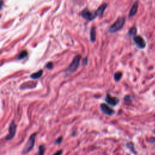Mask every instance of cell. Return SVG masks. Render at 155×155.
Instances as JSON below:
<instances>
[{
  "label": "cell",
  "instance_id": "obj_4",
  "mask_svg": "<svg viewBox=\"0 0 155 155\" xmlns=\"http://www.w3.org/2000/svg\"><path fill=\"white\" fill-rule=\"evenodd\" d=\"M81 16L82 17L88 21H91L93 19H94L96 16V12H90V10H88V9H84L81 12Z\"/></svg>",
  "mask_w": 155,
  "mask_h": 155
},
{
  "label": "cell",
  "instance_id": "obj_15",
  "mask_svg": "<svg viewBox=\"0 0 155 155\" xmlns=\"http://www.w3.org/2000/svg\"><path fill=\"white\" fill-rule=\"evenodd\" d=\"M122 73L120 72V71H117L116 73H114V79L116 81H119L120 78H122Z\"/></svg>",
  "mask_w": 155,
  "mask_h": 155
},
{
  "label": "cell",
  "instance_id": "obj_13",
  "mask_svg": "<svg viewBox=\"0 0 155 155\" xmlns=\"http://www.w3.org/2000/svg\"><path fill=\"white\" fill-rule=\"evenodd\" d=\"M28 55V53L26 50H23L22 51H21L17 56V58L16 59H18V60H21V59H22L24 58H25V57H27Z\"/></svg>",
  "mask_w": 155,
  "mask_h": 155
},
{
  "label": "cell",
  "instance_id": "obj_8",
  "mask_svg": "<svg viewBox=\"0 0 155 155\" xmlns=\"http://www.w3.org/2000/svg\"><path fill=\"white\" fill-rule=\"evenodd\" d=\"M100 108L103 113L108 116H111L114 113V111L113 109H111L107 104L104 103L101 104L100 105Z\"/></svg>",
  "mask_w": 155,
  "mask_h": 155
},
{
  "label": "cell",
  "instance_id": "obj_3",
  "mask_svg": "<svg viewBox=\"0 0 155 155\" xmlns=\"http://www.w3.org/2000/svg\"><path fill=\"white\" fill-rule=\"evenodd\" d=\"M125 22V17L119 18L113 25L108 28V31L111 33H115L119 30L124 25Z\"/></svg>",
  "mask_w": 155,
  "mask_h": 155
},
{
  "label": "cell",
  "instance_id": "obj_21",
  "mask_svg": "<svg viewBox=\"0 0 155 155\" xmlns=\"http://www.w3.org/2000/svg\"><path fill=\"white\" fill-rule=\"evenodd\" d=\"M154 133H155V130H154Z\"/></svg>",
  "mask_w": 155,
  "mask_h": 155
},
{
  "label": "cell",
  "instance_id": "obj_5",
  "mask_svg": "<svg viewBox=\"0 0 155 155\" xmlns=\"http://www.w3.org/2000/svg\"><path fill=\"white\" fill-rule=\"evenodd\" d=\"M16 130V125L14 122H12L8 128V134L5 137V140H8L13 138L15 135Z\"/></svg>",
  "mask_w": 155,
  "mask_h": 155
},
{
  "label": "cell",
  "instance_id": "obj_18",
  "mask_svg": "<svg viewBox=\"0 0 155 155\" xmlns=\"http://www.w3.org/2000/svg\"><path fill=\"white\" fill-rule=\"evenodd\" d=\"M62 139H63V138H62V136H60V137H58V138L54 140V143H55V144H60V143L62 142Z\"/></svg>",
  "mask_w": 155,
  "mask_h": 155
},
{
  "label": "cell",
  "instance_id": "obj_6",
  "mask_svg": "<svg viewBox=\"0 0 155 155\" xmlns=\"http://www.w3.org/2000/svg\"><path fill=\"white\" fill-rule=\"evenodd\" d=\"M105 101L108 105L111 106H116L119 102V99L117 97L111 96L109 94H107L105 98Z\"/></svg>",
  "mask_w": 155,
  "mask_h": 155
},
{
  "label": "cell",
  "instance_id": "obj_9",
  "mask_svg": "<svg viewBox=\"0 0 155 155\" xmlns=\"http://www.w3.org/2000/svg\"><path fill=\"white\" fill-rule=\"evenodd\" d=\"M107 7V4L105 3L102 4L101 6H99V8L97 9V10L95 11L96 15L97 16H102Z\"/></svg>",
  "mask_w": 155,
  "mask_h": 155
},
{
  "label": "cell",
  "instance_id": "obj_7",
  "mask_svg": "<svg viewBox=\"0 0 155 155\" xmlns=\"http://www.w3.org/2000/svg\"><path fill=\"white\" fill-rule=\"evenodd\" d=\"M133 41L138 48L142 49L145 47V45H146L145 41L141 36H134Z\"/></svg>",
  "mask_w": 155,
  "mask_h": 155
},
{
  "label": "cell",
  "instance_id": "obj_12",
  "mask_svg": "<svg viewBox=\"0 0 155 155\" xmlns=\"http://www.w3.org/2000/svg\"><path fill=\"white\" fill-rule=\"evenodd\" d=\"M90 39L91 42H94L96 40V28L95 27L93 26L90 30Z\"/></svg>",
  "mask_w": 155,
  "mask_h": 155
},
{
  "label": "cell",
  "instance_id": "obj_19",
  "mask_svg": "<svg viewBox=\"0 0 155 155\" xmlns=\"http://www.w3.org/2000/svg\"><path fill=\"white\" fill-rule=\"evenodd\" d=\"M62 153H63V151H62V150H58V151H57L54 154H53V155H62Z\"/></svg>",
  "mask_w": 155,
  "mask_h": 155
},
{
  "label": "cell",
  "instance_id": "obj_11",
  "mask_svg": "<svg viewBox=\"0 0 155 155\" xmlns=\"http://www.w3.org/2000/svg\"><path fill=\"white\" fill-rule=\"evenodd\" d=\"M42 73H43V70H39L37 71L36 72H35V73L31 74L30 77L31 79L36 80V79H38L39 78H40L42 76Z\"/></svg>",
  "mask_w": 155,
  "mask_h": 155
},
{
  "label": "cell",
  "instance_id": "obj_1",
  "mask_svg": "<svg viewBox=\"0 0 155 155\" xmlns=\"http://www.w3.org/2000/svg\"><path fill=\"white\" fill-rule=\"evenodd\" d=\"M36 134L35 133L31 134L28 139L25 146L24 147L22 150V154H27L33 148L35 143V138H36Z\"/></svg>",
  "mask_w": 155,
  "mask_h": 155
},
{
  "label": "cell",
  "instance_id": "obj_20",
  "mask_svg": "<svg viewBox=\"0 0 155 155\" xmlns=\"http://www.w3.org/2000/svg\"><path fill=\"white\" fill-rule=\"evenodd\" d=\"M87 62H88V59H87V58H85L84 59V65H86L87 64Z\"/></svg>",
  "mask_w": 155,
  "mask_h": 155
},
{
  "label": "cell",
  "instance_id": "obj_2",
  "mask_svg": "<svg viewBox=\"0 0 155 155\" xmlns=\"http://www.w3.org/2000/svg\"><path fill=\"white\" fill-rule=\"evenodd\" d=\"M81 59V56L80 54H78L74 57L72 62L70 64L67 68L65 70V71L67 73V74H69L72 73H74V71H76L78 69L79 63H80V60Z\"/></svg>",
  "mask_w": 155,
  "mask_h": 155
},
{
  "label": "cell",
  "instance_id": "obj_10",
  "mask_svg": "<svg viewBox=\"0 0 155 155\" xmlns=\"http://www.w3.org/2000/svg\"><path fill=\"white\" fill-rule=\"evenodd\" d=\"M137 7H138V3L137 1H136L134 4L133 5L132 7L131 8V10L129 12V17H132L134 15H135V14L137 13Z\"/></svg>",
  "mask_w": 155,
  "mask_h": 155
},
{
  "label": "cell",
  "instance_id": "obj_17",
  "mask_svg": "<svg viewBox=\"0 0 155 155\" xmlns=\"http://www.w3.org/2000/svg\"><path fill=\"white\" fill-rule=\"evenodd\" d=\"M45 67L47 69H48V70H51L53 68V63L51 62H47L46 64Z\"/></svg>",
  "mask_w": 155,
  "mask_h": 155
},
{
  "label": "cell",
  "instance_id": "obj_14",
  "mask_svg": "<svg viewBox=\"0 0 155 155\" xmlns=\"http://www.w3.org/2000/svg\"><path fill=\"white\" fill-rule=\"evenodd\" d=\"M45 145H41L39 146L38 151L35 155H44V153H45Z\"/></svg>",
  "mask_w": 155,
  "mask_h": 155
},
{
  "label": "cell",
  "instance_id": "obj_16",
  "mask_svg": "<svg viewBox=\"0 0 155 155\" xmlns=\"http://www.w3.org/2000/svg\"><path fill=\"white\" fill-rule=\"evenodd\" d=\"M136 31H137L136 28L134 27H133L131 28L130 30H129V31H128V35H131V36H134V35H136Z\"/></svg>",
  "mask_w": 155,
  "mask_h": 155
}]
</instances>
